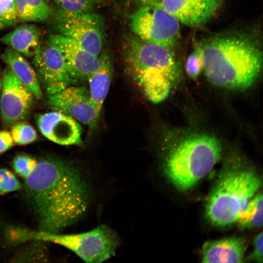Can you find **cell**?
Instances as JSON below:
<instances>
[{
    "label": "cell",
    "mask_w": 263,
    "mask_h": 263,
    "mask_svg": "<svg viewBox=\"0 0 263 263\" xmlns=\"http://www.w3.org/2000/svg\"><path fill=\"white\" fill-rule=\"evenodd\" d=\"M35 96L7 66L3 70L0 93L1 119L6 126L22 121L29 113Z\"/></svg>",
    "instance_id": "cell-9"
},
{
    "label": "cell",
    "mask_w": 263,
    "mask_h": 263,
    "mask_svg": "<svg viewBox=\"0 0 263 263\" xmlns=\"http://www.w3.org/2000/svg\"><path fill=\"white\" fill-rule=\"evenodd\" d=\"M123 55L127 74L152 103L166 99L180 79V65L167 47L131 35L124 41Z\"/></svg>",
    "instance_id": "cell-3"
},
{
    "label": "cell",
    "mask_w": 263,
    "mask_h": 263,
    "mask_svg": "<svg viewBox=\"0 0 263 263\" xmlns=\"http://www.w3.org/2000/svg\"><path fill=\"white\" fill-rule=\"evenodd\" d=\"M19 20L15 0H0V29L11 27Z\"/></svg>",
    "instance_id": "cell-23"
},
{
    "label": "cell",
    "mask_w": 263,
    "mask_h": 263,
    "mask_svg": "<svg viewBox=\"0 0 263 263\" xmlns=\"http://www.w3.org/2000/svg\"><path fill=\"white\" fill-rule=\"evenodd\" d=\"M247 247L240 237H227L205 243L201 250L204 263H242Z\"/></svg>",
    "instance_id": "cell-15"
},
{
    "label": "cell",
    "mask_w": 263,
    "mask_h": 263,
    "mask_svg": "<svg viewBox=\"0 0 263 263\" xmlns=\"http://www.w3.org/2000/svg\"><path fill=\"white\" fill-rule=\"evenodd\" d=\"M203 70L213 85L233 90L250 87L261 71L263 53L259 43L247 34L225 33L201 41L195 51Z\"/></svg>",
    "instance_id": "cell-2"
},
{
    "label": "cell",
    "mask_w": 263,
    "mask_h": 263,
    "mask_svg": "<svg viewBox=\"0 0 263 263\" xmlns=\"http://www.w3.org/2000/svg\"><path fill=\"white\" fill-rule=\"evenodd\" d=\"M201 60L198 54L194 51L190 54L186 62V70L188 75L192 78L198 76L203 70Z\"/></svg>",
    "instance_id": "cell-26"
},
{
    "label": "cell",
    "mask_w": 263,
    "mask_h": 263,
    "mask_svg": "<svg viewBox=\"0 0 263 263\" xmlns=\"http://www.w3.org/2000/svg\"><path fill=\"white\" fill-rule=\"evenodd\" d=\"M37 161L33 158L26 154L17 155L13 161V167L18 174L26 178L33 170Z\"/></svg>",
    "instance_id": "cell-24"
},
{
    "label": "cell",
    "mask_w": 263,
    "mask_h": 263,
    "mask_svg": "<svg viewBox=\"0 0 263 263\" xmlns=\"http://www.w3.org/2000/svg\"><path fill=\"white\" fill-rule=\"evenodd\" d=\"M33 63L47 95L76 83L70 76L60 52L48 41L40 43L33 56Z\"/></svg>",
    "instance_id": "cell-10"
},
{
    "label": "cell",
    "mask_w": 263,
    "mask_h": 263,
    "mask_svg": "<svg viewBox=\"0 0 263 263\" xmlns=\"http://www.w3.org/2000/svg\"><path fill=\"white\" fill-rule=\"evenodd\" d=\"M60 9L75 12H90L101 5L102 0H53Z\"/></svg>",
    "instance_id": "cell-22"
},
{
    "label": "cell",
    "mask_w": 263,
    "mask_h": 263,
    "mask_svg": "<svg viewBox=\"0 0 263 263\" xmlns=\"http://www.w3.org/2000/svg\"><path fill=\"white\" fill-rule=\"evenodd\" d=\"M263 193L258 192L241 212L236 223L242 229L258 228L263 226Z\"/></svg>",
    "instance_id": "cell-20"
},
{
    "label": "cell",
    "mask_w": 263,
    "mask_h": 263,
    "mask_svg": "<svg viewBox=\"0 0 263 263\" xmlns=\"http://www.w3.org/2000/svg\"><path fill=\"white\" fill-rule=\"evenodd\" d=\"M263 232L259 233L253 240V250L247 259L262 263L263 260Z\"/></svg>",
    "instance_id": "cell-27"
},
{
    "label": "cell",
    "mask_w": 263,
    "mask_h": 263,
    "mask_svg": "<svg viewBox=\"0 0 263 263\" xmlns=\"http://www.w3.org/2000/svg\"><path fill=\"white\" fill-rule=\"evenodd\" d=\"M1 58L31 91L35 98L40 99L42 97L43 93L37 73L23 55L8 47L1 55Z\"/></svg>",
    "instance_id": "cell-17"
},
{
    "label": "cell",
    "mask_w": 263,
    "mask_h": 263,
    "mask_svg": "<svg viewBox=\"0 0 263 263\" xmlns=\"http://www.w3.org/2000/svg\"><path fill=\"white\" fill-rule=\"evenodd\" d=\"M36 121L42 134L53 142L63 146L82 143L80 125L64 113L53 110L38 115Z\"/></svg>",
    "instance_id": "cell-13"
},
{
    "label": "cell",
    "mask_w": 263,
    "mask_h": 263,
    "mask_svg": "<svg viewBox=\"0 0 263 263\" xmlns=\"http://www.w3.org/2000/svg\"><path fill=\"white\" fill-rule=\"evenodd\" d=\"M48 41L59 51L70 76L75 82L87 80L99 68V56L93 54L73 39L56 34L50 35Z\"/></svg>",
    "instance_id": "cell-12"
},
{
    "label": "cell",
    "mask_w": 263,
    "mask_h": 263,
    "mask_svg": "<svg viewBox=\"0 0 263 263\" xmlns=\"http://www.w3.org/2000/svg\"><path fill=\"white\" fill-rule=\"evenodd\" d=\"M48 103L53 110L64 113L94 129L100 113L92 102L88 90L83 87L69 86L48 94Z\"/></svg>",
    "instance_id": "cell-11"
},
{
    "label": "cell",
    "mask_w": 263,
    "mask_h": 263,
    "mask_svg": "<svg viewBox=\"0 0 263 263\" xmlns=\"http://www.w3.org/2000/svg\"><path fill=\"white\" fill-rule=\"evenodd\" d=\"M222 153L221 143L215 136L193 134L168 151L163 160L164 173L176 189L188 191L211 171Z\"/></svg>",
    "instance_id": "cell-5"
},
{
    "label": "cell",
    "mask_w": 263,
    "mask_h": 263,
    "mask_svg": "<svg viewBox=\"0 0 263 263\" xmlns=\"http://www.w3.org/2000/svg\"><path fill=\"white\" fill-rule=\"evenodd\" d=\"M20 188V183L10 170L0 169V194L16 191Z\"/></svg>",
    "instance_id": "cell-25"
},
{
    "label": "cell",
    "mask_w": 263,
    "mask_h": 263,
    "mask_svg": "<svg viewBox=\"0 0 263 263\" xmlns=\"http://www.w3.org/2000/svg\"><path fill=\"white\" fill-rule=\"evenodd\" d=\"M14 142L10 132L0 131V153L10 149Z\"/></svg>",
    "instance_id": "cell-28"
},
{
    "label": "cell",
    "mask_w": 263,
    "mask_h": 263,
    "mask_svg": "<svg viewBox=\"0 0 263 263\" xmlns=\"http://www.w3.org/2000/svg\"><path fill=\"white\" fill-rule=\"evenodd\" d=\"M40 32L34 24H23L0 38V41L21 54L31 57L40 44Z\"/></svg>",
    "instance_id": "cell-18"
},
{
    "label": "cell",
    "mask_w": 263,
    "mask_h": 263,
    "mask_svg": "<svg viewBox=\"0 0 263 263\" xmlns=\"http://www.w3.org/2000/svg\"><path fill=\"white\" fill-rule=\"evenodd\" d=\"M1 78L0 77V91H1Z\"/></svg>",
    "instance_id": "cell-30"
},
{
    "label": "cell",
    "mask_w": 263,
    "mask_h": 263,
    "mask_svg": "<svg viewBox=\"0 0 263 263\" xmlns=\"http://www.w3.org/2000/svg\"><path fill=\"white\" fill-rule=\"evenodd\" d=\"M19 240L34 239L60 245L75 253L86 263L104 262L114 255L118 240L114 231L101 225L88 232L62 234L39 231L20 230Z\"/></svg>",
    "instance_id": "cell-6"
},
{
    "label": "cell",
    "mask_w": 263,
    "mask_h": 263,
    "mask_svg": "<svg viewBox=\"0 0 263 263\" xmlns=\"http://www.w3.org/2000/svg\"><path fill=\"white\" fill-rule=\"evenodd\" d=\"M27 195L40 230L57 233L83 216L89 190L79 170L60 159L45 158L25 178Z\"/></svg>",
    "instance_id": "cell-1"
},
{
    "label": "cell",
    "mask_w": 263,
    "mask_h": 263,
    "mask_svg": "<svg viewBox=\"0 0 263 263\" xmlns=\"http://www.w3.org/2000/svg\"><path fill=\"white\" fill-rule=\"evenodd\" d=\"M19 20L41 22L54 14L53 9L46 0H15Z\"/></svg>",
    "instance_id": "cell-19"
},
{
    "label": "cell",
    "mask_w": 263,
    "mask_h": 263,
    "mask_svg": "<svg viewBox=\"0 0 263 263\" xmlns=\"http://www.w3.org/2000/svg\"><path fill=\"white\" fill-rule=\"evenodd\" d=\"M262 180L252 168L239 162L225 166L205 204V215L213 225L225 227L236 223L239 215L258 191Z\"/></svg>",
    "instance_id": "cell-4"
},
{
    "label": "cell",
    "mask_w": 263,
    "mask_h": 263,
    "mask_svg": "<svg viewBox=\"0 0 263 263\" xmlns=\"http://www.w3.org/2000/svg\"><path fill=\"white\" fill-rule=\"evenodd\" d=\"M55 28L59 34L76 41L93 54L99 56L105 41L103 19L90 12L59 8L53 15Z\"/></svg>",
    "instance_id": "cell-8"
},
{
    "label": "cell",
    "mask_w": 263,
    "mask_h": 263,
    "mask_svg": "<svg viewBox=\"0 0 263 263\" xmlns=\"http://www.w3.org/2000/svg\"><path fill=\"white\" fill-rule=\"evenodd\" d=\"M11 126L10 133L13 142L16 144L27 145L37 140V132L29 123L20 121Z\"/></svg>",
    "instance_id": "cell-21"
},
{
    "label": "cell",
    "mask_w": 263,
    "mask_h": 263,
    "mask_svg": "<svg viewBox=\"0 0 263 263\" xmlns=\"http://www.w3.org/2000/svg\"><path fill=\"white\" fill-rule=\"evenodd\" d=\"M100 65L98 70L91 74L87 80L90 99L100 113L107 97L113 76V63L111 57L106 51L101 52L99 56Z\"/></svg>",
    "instance_id": "cell-16"
},
{
    "label": "cell",
    "mask_w": 263,
    "mask_h": 263,
    "mask_svg": "<svg viewBox=\"0 0 263 263\" xmlns=\"http://www.w3.org/2000/svg\"><path fill=\"white\" fill-rule=\"evenodd\" d=\"M221 3V0H160L155 4L167 10L179 22L188 26H195L212 18Z\"/></svg>",
    "instance_id": "cell-14"
},
{
    "label": "cell",
    "mask_w": 263,
    "mask_h": 263,
    "mask_svg": "<svg viewBox=\"0 0 263 263\" xmlns=\"http://www.w3.org/2000/svg\"><path fill=\"white\" fill-rule=\"evenodd\" d=\"M129 26L142 41L169 49L179 38V22L171 14L155 4H145L130 17Z\"/></svg>",
    "instance_id": "cell-7"
},
{
    "label": "cell",
    "mask_w": 263,
    "mask_h": 263,
    "mask_svg": "<svg viewBox=\"0 0 263 263\" xmlns=\"http://www.w3.org/2000/svg\"><path fill=\"white\" fill-rule=\"evenodd\" d=\"M145 4H153L158 2L160 0H140Z\"/></svg>",
    "instance_id": "cell-29"
}]
</instances>
